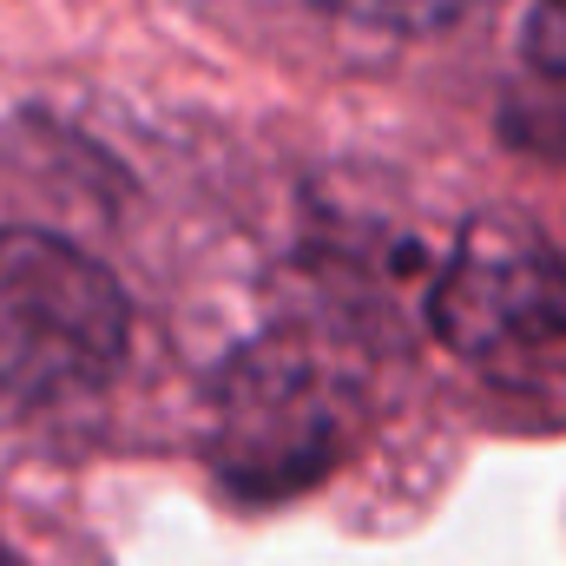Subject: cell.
I'll list each match as a JSON object with an SVG mask.
<instances>
[{
    "label": "cell",
    "mask_w": 566,
    "mask_h": 566,
    "mask_svg": "<svg viewBox=\"0 0 566 566\" xmlns=\"http://www.w3.org/2000/svg\"><path fill=\"white\" fill-rule=\"evenodd\" d=\"M434 329L494 389L566 402V264L527 224H468L434 283Z\"/></svg>",
    "instance_id": "cell-1"
},
{
    "label": "cell",
    "mask_w": 566,
    "mask_h": 566,
    "mask_svg": "<svg viewBox=\"0 0 566 566\" xmlns=\"http://www.w3.org/2000/svg\"><path fill=\"white\" fill-rule=\"evenodd\" d=\"M133 310L99 258L53 231H0V389L66 402L126 363Z\"/></svg>",
    "instance_id": "cell-2"
},
{
    "label": "cell",
    "mask_w": 566,
    "mask_h": 566,
    "mask_svg": "<svg viewBox=\"0 0 566 566\" xmlns=\"http://www.w3.org/2000/svg\"><path fill=\"white\" fill-rule=\"evenodd\" d=\"M349 422L356 402L316 356L290 343H258L218 382V474L258 501L296 494L336 468V454L349 448Z\"/></svg>",
    "instance_id": "cell-3"
},
{
    "label": "cell",
    "mask_w": 566,
    "mask_h": 566,
    "mask_svg": "<svg viewBox=\"0 0 566 566\" xmlns=\"http://www.w3.org/2000/svg\"><path fill=\"white\" fill-rule=\"evenodd\" d=\"M336 20H363V27H389V33H434L448 20H461L474 0H310Z\"/></svg>",
    "instance_id": "cell-4"
},
{
    "label": "cell",
    "mask_w": 566,
    "mask_h": 566,
    "mask_svg": "<svg viewBox=\"0 0 566 566\" xmlns=\"http://www.w3.org/2000/svg\"><path fill=\"white\" fill-rule=\"evenodd\" d=\"M527 66L566 80V0H534L527 13Z\"/></svg>",
    "instance_id": "cell-5"
},
{
    "label": "cell",
    "mask_w": 566,
    "mask_h": 566,
    "mask_svg": "<svg viewBox=\"0 0 566 566\" xmlns=\"http://www.w3.org/2000/svg\"><path fill=\"white\" fill-rule=\"evenodd\" d=\"M0 566H20V560H13V554H0Z\"/></svg>",
    "instance_id": "cell-6"
}]
</instances>
